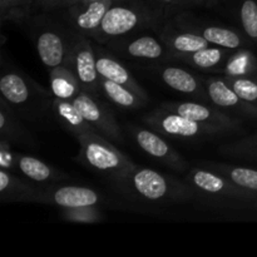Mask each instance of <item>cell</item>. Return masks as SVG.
I'll return each mask as SVG.
<instances>
[{"label":"cell","instance_id":"obj_20","mask_svg":"<svg viewBox=\"0 0 257 257\" xmlns=\"http://www.w3.org/2000/svg\"><path fill=\"white\" fill-rule=\"evenodd\" d=\"M0 137L15 145L35 146L32 133L22 124L19 115L3 99L0 102Z\"/></svg>","mask_w":257,"mask_h":257},{"label":"cell","instance_id":"obj_33","mask_svg":"<svg viewBox=\"0 0 257 257\" xmlns=\"http://www.w3.org/2000/svg\"><path fill=\"white\" fill-rule=\"evenodd\" d=\"M0 167L4 170H15V152L12 151V143L7 140L0 142Z\"/></svg>","mask_w":257,"mask_h":257},{"label":"cell","instance_id":"obj_9","mask_svg":"<svg viewBox=\"0 0 257 257\" xmlns=\"http://www.w3.org/2000/svg\"><path fill=\"white\" fill-rule=\"evenodd\" d=\"M75 33L63 32L53 24L43 25L35 33V48L43 64L49 70L67 64Z\"/></svg>","mask_w":257,"mask_h":257},{"label":"cell","instance_id":"obj_2","mask_svg":"<svg viewBox=\"0 0 257 257\" xmlns=\"http://www.w3.org/2000/svg\"><path fill=\"white\" fill-rule=\"evenodd\" d=\"M2 99L19 115L27 120H40L49 110H53L54 97L52 92L38 84L25 73L17 68L5 67L0 77Z\"/></svg>","mask_w":257,"mask_h":257},{"label":"cell","instance_id":"obj_21","mask_svg":"<svg viewBox=\"0 0 257 257\" xmlns=\"http://www.w3.org/2000/svg\"><path fill=\"white\" fill-rule=\"evenodd\" d=\"M118 52L123 53L128 58H137L146 60H160L168 54V48L165 43L160 42L155 37L143 35L130 40L123 45L115 47Z\"/></svg>","mask_w":257,"mask_h":257},{"label":"cell","instance_id":"obj_35","mask_svg":"<svg viewBox=\"0 0 257 257\" xmlns=\"http://www.w3.org/2000/svg\"><path fill=\"white\" fill-rule=\"evenodd\" d=\"M160 2L168 3V4H173V3H180V2H182V0H160Z\"/></svg>","mask_w":257,"mask_h":257},{"label":"cell","instance_id":"obj_13","mask_svg":"<svg viewBox=\"0 0 257 257\" xmlns=\"http://www.w3.org/2000/svg\"><path fill=\"white\" fill-rule=\"evenodd\" d=\"M113 3L114 0H94L87 4L78 3L68 7L67 22L70 30L75 34L93 38Z\"/></svg>","mask_w":257,"mask_h":257},{"label":"cell","instance_id":"obj_30","mask_svg":"<svg viewBox=\"0 0 257 257\" xmlns=\"http://www.w3.org/2000/svg\"><path fill=\"white\" fill-rule=\"evenodd\" d=\"M60 216L65 221L74 223H97L100 222L104 217L99 206L64 208V210H60Z\"/></svg>","mask_w":257,"mask_h":257},{"label":"cell","instance_id":"obj_4","mask_svg":"<svg viewBox=\"0 0 257 257\" xmlns=\"http://www.w3.org/2000/svg\"><path fill=\"white\" fill-rule=\"evenodd\" d=\"M77 140L80 146L78 160L87 167L109 178L112 185L122 180L136 167V163L131 158L110 143L112 141L94 131L80 135Z\"/></svg>","mask_w":257,"mask_h":257},{"label":"cell","instance_id":"obj_15","mask_svg":"<svg viewBox=\"0 0 257 257\" xmlns=\"http://www.w3.org/2000/svg\"><path fill=\"white\" fill-rule=\"evenodd\" d=\"M0 198L4 202L43 203L44 188L37 187L10 171L0 168Z\"/></svg>","mask_w":257,"mask_h":257},{"label":"cell","instance_id":"obj_7","mask_svg":"<svg viewBox=\"0 0 257 257\" xmlns=\"http://www.w3.org/2000/svg\"><path fill=\"white\" fill-rule=\"evenodd\" d=\"M72 102L79 109V112L82 113L84 119L94 132L99 133L100 136L115 143H122L124 141L122 128L118 124L114 114L110 108H108L98 98V95L80 90Z\"/></svg>","mask_w":257,"mask_h":257},{"label":"cell","instance_id":"obj_8","mask_svg":"<svg viewBox=\"0 0 257 257\" xmlns=\"http://www.w3.org/2000/svg\"><path fill=\"white\" fill-rule=\"evenodd\" d=\"M65 65L74 73L82 90L94 95L100 94L102 89L97 70L95 49L87 37L75 34Z\"/></svg>","mask_w":257,"mask_h":257},{"label":"cell","instance_id":"obj_31","mask_svg":"<svg viewBox=\"0 0 257 257\" xmlns=\"http://www.w3.org/2000/svg\"><path fill=\"white\" fill-rule=\"evenodd\" d=\"M240 19L246 37L257 42V3L255 0H243L240 8Z\"/></svg>","mask_w":257,"mask_h":257},{"label":"cell","instance_id":"obj_23","mask_svg":"<svg viewBox=\"0 0 257 257\" xmlns=\"http://www.w3.org/2000/svg\"><path fill=\"white\" fill-rule=\"evenodd\" d=\"M99 83L100 89H102V93L105 95V98L112 104L117 105L118 108H122V109H140V108L145 107L150 100L148 98L142 97L138 93L133 92L130 88L112 82L109 79H105L103 77H99Z\"/></svg>","mask_w":257,"mask_h":257},{"label":"cell","instance_id":"obj_19","mask_svg":"<svg viewBox=\"0 0 257 257\" xmlns=\"http://www.w3.org/2000/svg\"><path fill=\"white\" fill-rule=\"evenodd\" d=\"M235 50L226 49V48L217 47V45H210L207 48L197 50L190 54H173V57L178 60H182L186 64H190L192 67L201 70H216L220 68L221 73L225 69V65L232 53Z\"/></svg>","mask_w":257,"mask_h":257},{"label":"cell","instance_id":"obj_10","mask_svg":"<svg viewBox=\"0 0 257 257\" xmlns=\"http://www.w3.org/2000/svg\"><path fill=\"white\" fill-rule=\"evenodd\" d=\"M128 131L132 133V138L138 147L150 157L160 161L177 172H183L188 168L185 158L162 137L161 133L136 125H128Z\"/></svg>","mask_w":257,"mask_h":257},{"label":"cell","instance_id":"obj_14","mask_svg":"<svg viewBox=\"0 0 257 257\" xmlns=\"http://www.w3.org/2000/svg\"><path fill=\"white\" fill-rule=\"evenodd\" d=\"M203 82H205L208 98L215 107L222 110L226 109L250 115V117L257 115V105L241 99L237 93L223 79L222 74L220 77H207L203 79Z\"/></svg>","mask_w":257,"mask_h":257},{"label":"cell","instance_id":"obj_3","mask_svg":"<svg viewBox=\"0 0 257 257\" xmlns=\"http://www.w3.org/2000/svg\"><path fill=\"white\" fill-rule=\"evenodd\" d=\"M185 182L202 202L222 210L243 211L257 207V203L243 188L226 176L205 167L191 170Z\"/></svg>","mask_w":257,"mask_h":257},{"label":"cell","instance_id":"obj_37","mask_svg":"<svg viewBox=\"0 0 257 257\" xmlns=\"http://www.w3.org/2000/svg\"><path fill=\"white\" fill-rule=\"evenodd\" d=\"M205 3H208V4H215V3H217L218 0H203Z\"/></svg>","mask_w":257,"mask_h":257},{"label":"cell","instance_id":"obj_38","mask_svg":"<svg viewBox=\"0 0 257 257\" xmlns=\"http://www.w3.org/2000/svg\"><path fill=\"white\" fill-rule=\"evenodd\" d=\"M192 2H195V3H205V2H203V0H192Z\"/></svg>","mask_w":257,"mask_h":257},{"label":"cell","instance_id":"obj_24","mask_svg":"<svg viewBox=\"0 0 257 257\" xmlns=\"http://www.w3.org/2000/svg\"><path fill=\"white\" fill-rule=\"evenodd\" d=\"M161 39L165 43L166 47L168 48L171 55L190 54V53H195L197 50L212 45L202 35L188 29L183 30V32H171V30H167V32L163 33Z\"/></svg>","mask_w":257,"mask_h":257},{"label":"cell","instance_id":"obj_28","mask_svg":"<svg viewBox=\"0 0 257 257\" xmlns=\"http://www.w3.org/2000/svg\"><path fill=\"white\" fill-rule=\"evenodd\" d=\"M222 77L241 99L257 105V79L252 75L222 74Z\"/></svg>","mask_w":257,"mask_h":257},{"label":"cell","instance_id":"obj_18","mask_svg":"<svg viewBox=\"0 0 257 257\" xmlns=\"http://www.w3.org/2000/svg\"><path fill=\"white\" fill-rule=\"evenodd\" d=\"M94 49L95 60H97V70L99 77L112 80V82L118 83L120 85H124V87L130 88V89L138 93L142 97L148 98L146 90L138 84L137 80L133 78L132 73L122 63H119L115 58H113L112 55L103 52V50L97 49V48H94Z\"/></svg>","mask_w":257,"mask_h":257},{"label":"cell","instance_id":"obj_34","mask_svg":"<svg viewBox=\"0 0 257 257\" xmlns=\"http://www.w3.org/2000/svg\"><path fill=\"white\" fill-rule=\"evenodd\" d=\"M78 4V0H34L33 7L43 10H55Z\"/></svg>","mask_w":257,"mask_h":257},{"label":"cell","instance_id":"obj_6","mask_svg":"<svg viewBox=\"0 0 257 257\" xmlns=\"http://www.w3.org/2000/svg\"><path fill=\"white\" fill-rule=\"evenodd\" d=\"M150 22V14L143 9L128 5H112L105 13L93 39L98 43H109L143 28Z\"/></svg>","mask_w":257,"mask_h":257},{"label":"cell","instance_id":"obj_12","mask_svg":"<svg viewBox=\"0 0 257 257\" xmlns=\"http://www.w3.org/2000/svg\"><path fill=\"white\" fill-rule=\"evenodd\" d=\"M103 203H104V197L90 187L49 185L44 188L43 205L55 206L60 210L100 206Z\"/></svg>","mask_w":257,"mask_h":257},{"label":"cell","instance_id":"obj_5","mask_svg":"<svg viewBox=\"0 0 257 257\" xmlns=\"http://www.w3.org/2000/svg\"><path fill=\"white\" fill-rule=\"evenodd\" d=\"M143 122L156 132L166 137L182 138V140H196L202 137H213L230 133L216 125L203 124L196 120L186 118L178 113L171 112L160 105L152 112L147 113L143 117Z\"/></svg>","mask_w":257,"mask_h":257},{"label":"cell","instance_id":"obj_25","mask_svg":"<svg viewBox=\"0 0 257 257\" xmlns=\"http://www.w3.org/2000/svg\"><path fill=\"white\" fill-rule=\"evenodd\" d=\"M206 166L210 170L230 178L232 182L243 188L257 203V170L228 163H206Z\"/></svg>","mask_w":257,"mask_h":257},{"label":"cell","instance_id":"obj_16","mask_svg":"<svg viewBox=\"0 0 257 257\" xmlns=\"http://www.w3.org/2000/svg\"><path fill=\"white\" fill-rule=\"evenodd\" d=\"M160 75L171 89L182 94L192 95L203 103H211L205 82L190 70L177 65H166L160 70Z\"/></svg>","mask_w":257,"mask_h":257},{"label":"cell","instance_id":"obj_29","mask_svg":"<svg viewBox=\"0 0 257 257\" xmlns=\"http://www.w3.org/2000/svg\"><path fill=\"white\" fill-rule=\"evenodd\" d=\"M255 60L253 55L246 50L238 49L237 53H232L227 60L222 74L230 75H252L255 70Z\"/></svg>","mask_w":257,"mask_h":257},{"label":"cell","instance_id":"obj_27","mask_svg":"<svg viewBox=\"0 0 257 257\" xmlns=\"http://www.w3.org/2000/svg\"><path fill=\"white\" fill-rule=\"evenodd\" d=\"M49 82L50 92L55 98L60 99L73 100L75 95L82 90L77 77L67 65L49 70Z\"/></svg>","mask_w":257,"mask_h":257},{"label":"cell","instance_id":"obj_1","mask_svg":"<svg viewBox=\"0 0 257 257\" xmlns=\"http://www.w3.org/2000/svg\"><path fill=\"white\" fill-rule=\"evenodd\" d=\"M112 186L128 200L145 205L183 203L196 198L185 181L137 165Z\"/></svg>","mask_w":257,"mask_h":257},{"label":"cell","instance_id":"obj_11","mask_svg":"<svg viewBox=\"0 0 257 257\" xmlns=\"http://www.w3.org/2000/svg\"><path fill=\"white\" fill-rule=\"evenodd\" d=\"M161 107L171 112L178 113L186 118L196 120L203 124L216 125L230 133L241 130V120L231 117L226 112L217 107H212L208 103L203 102H167L161 104Z\"/></svg>","mask_w":257,"mask_h":257},{"label":"cell","instance_id":"obj_26","mask_svg":"<svg viewBox=\"0 0 257 257\" xmlns=\"http://www.w3.org/2000/svg\"><path fill=\"white\" fill-rule=\"evenodd\" d=\"M185 29L192 30L202 35L210 44L226 48L231 50L242 49L245 40L240 33L231 28L221 27V25H205V27H185Z\"/></svg>","mask_w":257,"mask_h":257},{"label":"cell","instance_id":"obj_32","mask_svg":"<svg viewBox=\"0 0 257 257\" xmlns=\"http://www.w3.org/2000/svg\"><path fill=\"white\" fill-rule=\"evenodd\" d=\"M34 4V0H0L2 20H14L19 23L27 17L29 7Z\"/></svg>","mask_w":257,"mask_h":257},{"label":"cell","instance_id":"obj_17","mask_svg":"<svg viewBox=\"0 0 257 257\" xmlns=\"http://www.w3.org/2000/svg\"><path fill=\"white\" fill-rule=\"evenodd\" d=\"M15 170L34 183L54 185L57 182L70 180L67 173L47 165L39 158L22 153H15Z\"/></svg>","mask_w":257,"mask_h":257},{"label":"cell","instance_id":"obj_22","mask_svg":"<svg viewBox=\"0 0 257 257\" xmlns=\"http://www.w3.org/2000/svg\"><path fill=\"white\" fill-rule=\"evenodd\" d=\"M53 113L55 114V118L59 122V124L68 132L72 133L75 138L93 131V128L88 124V122L84 119L82 113L79 112V109L75 107L72 100L60 99V98L54 97Z\"/></svg>","mask_w":257,"mask_h":257},{"label":"cell","instance_id":"obj_36","mask_svg":"<svg viewBox=\"0 0 257 257\" xmlns=\"http://www.w3.org/2000/svg\"><path fill=\"white\" fill-rule=\"evenodd\" d=\"M94 0H78V3H82V4H87V3H92Z\"/></svg>","mask_w":257,"mask_h":257}]
</instances>
